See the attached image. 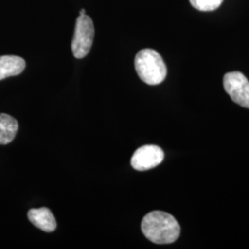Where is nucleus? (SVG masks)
Listing matches in <instances>:
<instances>
[{"instance_id": "nucleus-1", "label": "nucleus", "mask_w": 249, "mask_h": 249, "mask_svg": "<svg viewBox=\"0 0 249 249\" xmlns=\"http://www.w3.org/2000/svg\"><path fill=\"white\" fill-rule=\"evenodd\" d=\"M142 231L152 243L166 245L178 240L181 229L178 221L171 214L155 211L144 216Z\"/></svg>"}, {"instance_id": "nucleus-2", "label": "nucleus", "mask_w": 249, "mask_h": 249, "mask_svg": "<svg viewBox=\"0 0 249 249\" xmlns=\"http://www.w3.org/2000/svg\"><path fill=\"white\" fill-rule=\"evenodd\" d=\"M135 69L141 80L149 85H158L165 80L166 65L160 53L153 49H143L135 57Z\"/></svg>"}, {"instance_id": "nucleus-3", "label": "nucleus", "mask_w": 249, "mask_h": 249, "mask_svg": "<svg viewBox=\"0 0 249 249\" xmlns=\"http://www.w3.org/2000/svg\"><path fill=\"white\" fill-rule=\"evenodd\" d=\"M94 37V26L91 18L86 14L80 15L76 20L75 33L72 40L71 48L76 58L85 57L91 48Z\"/></svg>"}, {"instance_id": "nucleus-4", "label": "nucleus", "mask_w": 249, "mask_h": 249, "mask_svg": "<svg viewBox=\"0 0 249 249\" xmlns=\"http://www.w3.org/2000/svg\"><path fill=\"white\" fill-rule=\"evenodd\" d=\"M223 86L235 104L249 108V81L244 74L238 71L226 73L223 77Z\"/></svg>"}, {"instance_id": "nucleus-5", "label": "nucleus", "mask_w": 249, "mask_h": 249, "mask_svg": "<svg viewBox=\"0 0 249 249\" xmlns=\"http://www.w3.org/2000/svg\"><path fill=\"white\" fill-rule=\"evenodd\" d=\"M164 153L156 145H145L134 152L131 166L137 171H147L158 166L163 160Z\"/></svg>"}, {"instance_id": "nucleus-6", "label": "nucleus", "mask_w": 249, "mask_h": 249, "mask_svg": "<svg viewBox=\"0 0 249 249\" xmlns=\"http://www.w3.org/2000/svg\"><path fill=\"white\" fill-rule=\"evenodd\" d=\"M28 219L42 231L52 232L56 229V221L52 212L47 208L30 210L28 212Z\"/></svg>"}, {"instance_id": "nucleus-7", "label": "nucleus", "mask_w": 249, "mask_h": 249, "mask_svg": "<svg viewBox=\"0 0 249 249\" xmlns=\"http://www.w3.org/2000/svg\"><path fill=\"white\" fill-rule=\"evenodd\" d=\"M23 58L16 55L0 56V80L19 75L25 69Z\"/></svg>"}, {"instance_id": "nucleus-8", "label": "nucleus", "mask_w": 249, "mask_h": 249, "mask_svg": "<svg viewBox=\"0 0 249 249\" xmlns=\"http://www.w3.org/2000/svg\"><path fill=\"white\" fill-rule=\"evenodd\" d=\"M18 121L9 115L0 114V145L11 142L18 132Z\"/></svg>"}, {"instance_id": "nucleus-9", "label": "nucleus", "mask_w": 249, "mask_h": 249, "mask_svg": "<svg viewBox=\"0 0 249 249\" xmlns=\"http://www.w3.org/2000/svg\"><path fill=\"white\" fill-rule=\"evenodd\" d=\"M190 4L200 11H213L218 9L223 0H189Z\"/></svg>"}, {"instance_id": "nucleus-10", "label": "nucleus", "mask_w": 249, "mask_h": 249, "mask_svg": "<svg viewBox=\"0 0 249 249\" xmlns=\"http://www.w3.org/2000/svg\"><path fill=\"white\" fill-rule=\"evenodd\" d=\"M84 14H86V10L84 9H80V15H84Z\"/></svg>"}]
</instances>
